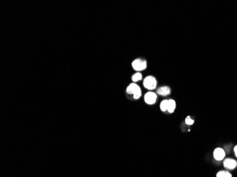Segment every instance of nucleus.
I'll return each mask as SVG.
<instances>
[{
    "mask_svg": "<svg viewBox=\"0 0 237 177\" xmlns=\"http://www.w3.org/2000/svg\"><path fill=\"white\" fill-rule=\"evenodd\" d=\"M176 103L172 99H170L168 100V111L169 113H172L176 109Z\"/></svg>",
    "mask_w": 237,
    "mask_h": 177,
    "instance_id": "8",
    "label": "nucleus"
},
{
    "mask_svg": "<svg viewBox=\"0 0 237 177\" xmlns=\"http://www.w3.org/2000/svg\"><path fill=\"white\" fill-rule=\"evenodd\" d=\"M156 99L157 95L154 92H152V91H149V92L146 93L144 97L145 102L148 104H153L156 102Z\"/></svg>",
    "mask_w": 237,
    "mask_h": 177,
    "instance_id": "4",
    "label": "nucleus"
},
{
    "mask_svg": "<svg viewBox=\"0 0 237 177\" xmlns=\"http://www.w3.org/2000/svg\"><path fill=\"white\" fill-rule=\"evenodd\" d=\"M142 79V75L141 73H136L135 75L132 76V80L133 81H138L139 80H141Z\"/></svg>",
    "mask_w": 237,
    "mask_h": 177,
    "instance_id": "11",
    "label": "nucleus"
},
{
    "mask_svg": "<svg viewBox=\"0 0 237 177\" xmlns=\"http://www.w3.org/2000/svg\"><path fill=\"white\" fill-rule=\"evenodd\" d=\"M234 152H235V155H236V156L237 157V145L234 147Z\"/></svg>",
    "mask_w": 237,
    "mask_h": 177,
    "instance_id": "13",
    "label": "nucleus"
},
{
    "mask_svg": "<svg viewBox=\"0 0 237 177\" xmlns=\"http://www.w3.org/2000/svg\"><path fill=\"white\" fill-rule=\"evenodd\" d=\"M217 177H232V174L228 172H225V171H221L217 173Z\"/></svg>",
    "mask_w": 237,
    "mask_h": 177,
    "instance_id": "10",
    "label": "nucleus"
},
{
    "mask_svg": "<svg viewBox=\"0 0 237 177\" xmlns=\"http://www.w3.org/2000/svg\"><path fill=\"white\" fill-rule=\"evenodd\" d=\"M127 92L129 94H133L134 98L135 99H139V97L141 96V90L140 87L136 84L135 83H132L127 87Z\"/></svg>",
    "mask_w": 237,
    "mask_h": 177,
    "instance_id": "1",
    "label": "nucleus"
},
{
    "mask_svg": "<svg viewBox=\"0 0 237 177\" xmlns=\"http://www.w3.org/2000/svg\"><path fill=\"white\" fill-rule=\"evenodd\" d=\"M185 122L186 124H188V125H192V124L194 123V120H192V118H190V116H188V117L185 118Z\"/></svg>",
    "mask_w": 237,
    "mask_h": 177,
    "instance_id": "12",
    "label": "nucleus"
},
{
    "mask_svg": "<svg viewBox=\"0 0 237 177\" xmlns=\"http://www.w3.org/2000/svg\"><path fill=\"white\" fill-rule=\"evenodd\" d=\"M225 157V152L221 148H217L214 152V157L217 160H222Z\"/></svg>",
    "mask_w": 237,
    "mask_h": 177,
    "instance_id": "5",
    "label": "nucleus"
},
{
    "mask_svg": "<svg viewBox=\"0 0 237 177\" xmlns=\"http://www.w3.org/2000/svg\"><path fill=\"white\" fill-rule=\"evenodd\" d=\"M157 81L156 79H155V77H152V76H148V77H146V79L143 81V85L146 88L149 89V90H153L155 89L156 87Z\"/></svg>",
    "mask_w": 237,
    "mask_h": 177,
    "instance_id": "2",
    "label": "nucleus"
},
{
    "mask_svg": "<svg viewBox=\"0 0 237 177\" xmlns=\"http://www.w3.org/2000/svg\"><path fill=\"white\" fill-rule=\"evenodd\" d=\"M132 67L135 70H143L147 67V63L145 60L141 59H136L132 63Z\"/></svg>",
    "mask_w": 237,
    "mask_h": 177,
    "instance_id": "3",
    "label": "nucleus"
},
{
    "mask_svg": "<svg viewBox=\"0 0 237 177\" xmlns=\"http://www.w3.org/2000/svg\"><path fill=\"white\" fill-rule=\"evenodd\" d=\"M224 165L227 169H234L236 168L237 166V162L236 161L234 160V159H225V161H224Z\"/></svg>",
    "mask_w": 237,
    "mask_h": 177,
    "instance_id": "6",
    "label": "nucleus"
},
{
    "mask_svg": "<svg viewBox=\"0 0 237 177\" xmlns=\"http://www.w3.org/2000/svg\"><path fill=\"white\" fill-rule=\"evenodd\" d=\"M157 93L161 96H167V95L170 94V89L168 87H162L158 89Z\"/></svg>",
    "mask_w": 237,
    "mask_h": 177,
    "instance_id": "7",
    "label": "nucleus"
},
{
    "mask_svg": "<svg viewBox=\"0 0 237 177\" xmlns=\"http://www.w3.org/2000/svg\"><path fill=\"white\" fill-rule=\"evenodd\" d=\"M168 100H164L160 103V109L162 111H166L168 110Z\"/></svg>",
    "mask_w": 237,
    "mask_h": 177,
    "instance_id": "9",
    "label": "nucleus"
}]
</instances>
